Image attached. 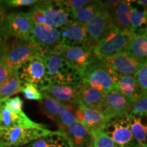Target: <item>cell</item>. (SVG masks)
<instances>
[{
  "label": "cell",
  "instance_id": "6da1fadb",
  "mask_svg": "<svg viewBox=\"0 0 147 147\" xmlns=\"http://www.w3.org/2000/svg\"><path fill=\"white\" fill-rule=\"evenodd\" d=\"M81 78L82 82L104 94L112 90L118 89V76L99 58H97L85 67L81 73Z\"/></svg>",
  "mask_w": 147,
  "mask_h": 147
},
{
  "label": "cell",
  "instance_id": "7a4b0ae2",
  "mask_svg": "<svg viewBox=\"0 0 147 147\" xmlns=\"http://www.w3.org/2000/svg\"><path fill=\"white\" fill-rule=\"evenodd\" d=\"M47 77L51 83L78 87L82 83L81 74L63 57L56 55H45Z\"/></svg>",
  "mask_w": 147,
  "mask_h": 147
},
{
  "label": "cell",
  "instance_id": "3957f363",
  "mask_svg": "<svg viewBox=\"0 0 147 147\" xmlns=\"http://www.w3.org/2000/svg\"><path fill=\"white\" fill-rule=\"evenodd\" d=\"M40 54L44 53L32 40L9 38L2 59L12 70H17L29 59Z\"/></svg>",
  "mask_w": 147,
  "mask_h": 147
},
{
  "label": "cell",
  "instance_id": "277c9868",
  "mask_svg": "<svg viewBox=\"0 0 147 147\" xmlns=\"http://www.w3.org/2000/svg\"><path fill=\"white\" fill-rule=\"evenodd\" d=\"M46 125L17 127L0 130V142L5 147H24L50 133Z\"/></svg>",
  "mask_w": 147,
  "mask_h": 147
},
{
  "label": "cell",
  "instance_id": "5b68a950",
  "mask_svg": "<svg viewBox=\"0 0 147 147\" xmlns=\"http://www.w3.org/2000/svg\"><path fill=\"white\" fill-rule=\"evenodd\" d=\"M134 34L112 27L104 38L93 47L97 58L102 59L125 50Z\"/></svg>",
  "mask_w": 147,
  "mask_h": 147
},
{
  "label": "cell",
  "instance_id": "8992f818",
  "mask_svg": "<svg viewBox=\"0 0 147 147\" xmlns=\"http://www.w3.org/2000/svg\"><path fill=\"white\" fill-rule=\"evenodd\" d=\"M101 131L121 147H140L131 132L129 115L107 119Z\"/></svg>",
  "mask_w": 147,
  "mask_h": 147
},
{
  "label": "cell",
  "instance_id": "52a82bcc",
  "mask_svg": "<svg viewBox=\"0 0 147 147\" xmlns=\"http://www.w3.org/2000/svg\"><path fill=\"white\" fill-rule=\"evenodd\" d=\"M16 71L23 83H33L38 88L40 92L51 84L47 77L44 54L36 55L29 59Z\"/></svg>",
  "mask_w": 147,
  "mask_h": 147
},
{
  "label": "cell",
  "instance_id": "ba28073f",
  "mask_svg": "<svg viewBox=\"0 0 147 147\" xmlns=\"http://www.w3.org/2000/svg\"><path fill=\"white\" fill-rule=\"evenodd\" d=\"M35 5L43 12L47 25L55 29L61 30L74 21L72 14L63 1H38Z\"/></svg>",
  "mask_w": 147,
  "mask_h": 147
},
{
  "label": "cell",
  "instance_id": "9c48e42d",
  "mask_svg": "<svg viewBox=\"0 0 147 147\" xmlns=\"http://www.w3.org/2000/svg\"><path fill=\"white\" fill-rule=\"evenodd\" d=\"M32 40L38 45L45 55H57L63 48L61 31L48 25L33 23Z\"/></svg>",
  "mask_w": 147,
  "mask_h": 147
},
{
  "label": "cell",
  "instance_id": "30bf717a",
  "mask_svg": "<svg viewBox=\"0 0 147 147\" xmlns=\"http://www.w3.org/2000/svg\"><path fill=\"white\" fill-rule=\"evenodd\" d=\"M3 32L9 38L32 40L33 22L28 12H12L5 14L1 22Z\"/></svg>",
  "mask_w": 147,
  "mask_h": 147
},
{
  "label": "cell",
  "instance_id": "8fae6325",
  "mask_svg": "<svg viewBox=\"0 0 147 147\" xmlns=\"http://www.w3.org/2000/svg\"><path fill=\"white\" fill-rule=\"evenodd\" d=\"M57 55L67 61L80 74L86 67L97 58L93 47H63Z\"/></svg>",
  "mask_w": 147,
  "mask_h": 147
},
{
  "label": "cell",
  "instance_id": "7c38bea8",
  "mask_svg": "<svg viewBox=\"0 0 147 147\" xmlns=\"http://www.w3.org/2000/svg\"><path fill=\"white\" fill-rule=\"evenodd\" d=\"M130 103L118 89H114L104 95L100 113L106 119L117 116L129 115L131 113Z\"/></svg>",
  "mask_w": 147,
  "mask_h": 147
},
{
  "label": "cell",
  "instance_id": "4fadbf2b",
  "mask_svg": "<svg viewBox=\"0 0 147 147\" xmlns=\"http://www.w3.org/2000/svg\"><path fill=\"white\" fill-rule=\"evenodd\" d=\"M117 76L135 77L141 63L125 51L100 59Z\"/></svg>",
  "mask_w": 147,
  "mask_h": 147
},
{
  "label": "cell",
  "instance_id": "5bb4252c",
  "mask_svg": "<svg viewBox=\"0 0 147 147\" xmlns=\"http://www.w3.org/2000/svg\"><path fill=\"white\" fill-rule=\"evenodd\" d=\"M85 27L90 47H94L113 27L110 12L104 6V8L85 25Z\"/></svg>",
  "mask_w": 147,
  "mask_h": 147
},
{
  "label": "cell",
  "instance_id": "9a60e30c",
  "mask_svg": "<svg viewBox=\"0 0 147 147\" xmlns=\"http://www.w3.org/2000/svg\"><path fill=\"white\" fill-rule=\"evenodd\" d=\"M60 31L63 47H90L86 27L83 24L74 21Z\"/></svg>",
  "mask_w": 147,
  "mask_h": 147
},
{
  "label": "cell",
  "instance_id": "2e32d148",
  "mask_svg": "<svg viewBox=\"0 0 147 147\" xmlns=\"http://www.w3.org/2000/svg\"><path fill=\"white\" fill-rule=\"evenodd\" d=\"M75 118L90 132L102 129L107 119L97 110L90 109L76 104L74 110Z\"/></svg>",
  "mask_w": 147,
  "mask_h": 147
},
{
  "label": "cell",
  "instance_id": "e0dca14e",
  "mask_svg": "<svg viewBox=\"0 0 147 147\" xmlns=\"http://www.w3.org/2000/svg\"><path fill=\"white\" fill-rule=\"evenodd\" d=\"M45 125L31 120L24 113L17 114L6 107L2 102H0V130L17 127H42Z\"/></svg>",
  "mask_w": 147,
  "mask_h": 147
},
{
  "label": "cell",
  "instance_id": "ac0fdd59",
  "mask_svg": "<svg viewBox=\"0 0 147 147\" xmlns=\"http://www.w3.org/2000/svg\"><path fill=\"white\" fill-rule=\"evenodd\" d=\"M104 93L82 82L77 87V100L78 105L100 112L104 102Z\"/></svg>",
  "mask_w": 147,
  "mask_h": 147
},
{
  "label": "cell",
  "instance_id": "d6986e66",
  "mask_svg": "<svg viewBox=\"0 0 147 147\" xmlns=\"http://www.w3.org/2000/svg\"><path fill=\"white\" fill-rule=\"evenodd\" d=\"M41 93L64 104H77V87L51 83Z\"/></svg>",
  "mask_w": 147,
  "mask_h": 147
},
{
  "label": "cell",
  "instance_id": "ffe728a7",
  "mask_svg": "<svg viewBox=\"0 0 147 147\" xmlns=\"http://www.w3.org/2000/svg\"><path fill=\"white\" fill-rule=\"evenodd\" d=\"M131 1H121V2L110 12L113 27L124 31L131 32Z\"/></svg>",
  "mask_w": 147,
  "mask_h": 147
},
{
  "label": "cell",
  "instance_id": "44dd1931",
  "mask_svg": "<svg viewBox=\"0 0 147 147\" xmlns=\"http://www.w3.org/2000/svg\"><path fill=\"white\" fill-rule=\"evenodd\" d=\"M61 131V130H60ZM72 147L93 146V138L90 132L80 123L62 130Z\"/></svg>",
  "mask_w": 147,
  "mask_h": 147
},
{
  "label": "cell",
  "instance_id": "7402d4cb",
  "mask_svg": "<svg viewBox=\"0 0 147 147\" xmlns=\"http://www.w3.org/2000/svg\"><path fill=\"white\" fill-rule=\"evenodd\" d=\"M124 51L140 63H147V31L134 34Z\"/></svg>",
  "mask_w": 147,
  "mask_h": 147
},
{
  "label": "cell",
  "instance_id": "603a6c76",
  "mask_svg": "<svg viewBox=\"0 0 147 147\" xmlns=\"http://www.w3.org/2000/svg\"><path fill=\"white\" fill-rule=\"evenodd\" d=\"M117 87L121 94L131 104L142 95L136 79L134 76H118Z\"/></svg>",
  "mask_w": 147,
  "mask_h": 147
},
{
  "label": "cell",
  "instance_id": "cb8c5ba5",
  "mask_svg": "<svg viewBox=\"0 0 147 147\" xmlns=\"http://www.w3.org/2000/svg\"><path fill=\"white\" fill-rule=\"evenodd\" d=\"M71 144L65 134L57 130L37 140L24 147H71Z\"/></svg>",
  "mask_w": 147,
  "mask_h": 147
},
{
  "label": "cell",
  "instance_id": "d4e9b609",
  "mask_svg": "<svg viewBox=\"0 0 147 147\" xmlns=\"http://www.w3.org/2000/svg\"><path fill=\"white\" fill-rule=\"evenodd\" d=\"M130 127L140 147L147 146V116L129 115Z\"/></svg>",
  "mask_w": 147,
  "mask_h": 147
},
{
  "label": "cell",
  "instance_id": "484cf974",
  "mask_svg": "<svg viewBox=\"0 0 147 147\" xmlns=\"http://www.w3.org/2000/svg\"><path fill=\"white\" fill-rule=\"evenodd\" d=\"M42 99L40 101L41 113L55 123L63 111L65 104L55 100L47 94L42 93Z\"/></svg>",
  "mask_w": 147,
  "mask_h": 147
},
{
  "label": "cell",
  "instance_id": "4316f807",
  "mask_svg": "<svg viewBox=\"0 0 147 147\" xmlns=\"http://www.w3.org/2000/svg\"><path fill=\"white\" fill-rule=\"evenodd\" d=\"M104 8L102 1H91V3L72 12L74 21L87 25Z\"/></svg>",
  "mask_w": 147,
  "mask_h": 147
},
{
  "label": "cell",
  "instance_id": "83f0119b",
  "mask_svg": "<svg viewBox=\"0 0 147 147\" xmlns=\"http://www.w3.org/2000/svg\"><path fill=\"white\" fill-rule=\"evenodd\" d=\"M22 86L23 82L20 80L17 71L13 70L8 78L0 85V102L21 93Z\"/></svg>",
  "mask_w": 147,
  "mask_h": 147
},
{
  "label": "cell",
  "instance_id": "f1b7e54d",
  "mask_svg": "<svg viewBox=\"0 0 147 147\" xmlns=\"http://www.w3.org/2000/svg\"><path fill=\"white\" fill-rule=\"evenodd\" d=\"M77 104H65L63 111L61 113L59 117L55 123L58 126L59 130L65 129L73 125L78 123V121L75 118L74 110Z\"/></svg>",
  "mask_w": 147,
  "mask_h": 147
},
{
  "label": "cell",
  "instance_id": "f546056e",
  "mask_svg": "<svg viewBox=\"0 0 147 147\" xmlns=\"http://www.w3.org/2000/svg\"><path fill=\"white\" fill-rule=\"evenodd\" d=\"M131 32L133 34L147 31V18L145 10L140 11L137 8L131 6Z\"/></svg>",
  "mask_w": 147,
  "mask_h": 147
},
{
  "label": "cell",
  "instance_id": "4dcf8cb0",
  "mask_svg": "<svg viewBox=\"0 0 147 147\" xmlns=\"http://www.w3.org/2000/svg\"><path fill=\"white\" fill-rule=\"evenodd\" d=\"M91 135L93 138V147H121L100 130L93 132Z\"/></svg>",
  "mask_w": 147,
  "mask_h": 147
},
{
  "label": "cell",
  "instance_id": "1f68e13d",
  "mask_svg": "<svg viewBox=\"0 0 147 147\" xmlns=\"http://www.w3.org/2000/svg\"><path fill=\"white\" fill-rule=\"evenodd\" d=\"M21 93L28 100L40 101L42 99V94L38 88L31 82L23 83L21 88Z\"/></svg>",
  "mask_w": 147,
  "mask_h": 147
},
{
  "label": "cell",
  "instance_id": "d6a6232c",
  "mask_svg": "<svg viewBox=\"0 0 147 147\" xmlns=\"http://www.w3.org/2000/svg\"><path fill=\"white\" fill-rule=\"evenodd\" d=\"M129 115L147 116V94H142L131 104Z\"/></svg>",
  "mask_w": 147,
  "mask_h": 147
},
{
  "label": "cell",
  "instance_id": "836d02e7",
  "mask_svg": "<svg viewBox=\"0 0 147 147\" xmlns=\"http://www.w3.org/2000/svg\"><path fill=\"white\" fill-rule=\"evenodd\" d=\"M135 78L142 94H147V63H141Z\"/></svg>",
  "mask_w": 147,
  "mask_h": 147
},
{
  "label": "cell",
  "instance_id": "e575fe53",
  "mask_svg": "<svg viewBox=\"0 0 147 147\" xmlns=\"http://www.w3.org/2000/svg\"><path fill=\"white\" fill-rule=\"evenodd\" d=\"M3 104L8 107L10 110H12L14 113L17 114L24 113L23 110V102L21 100V97L16 96L12 98H8L4 101H2Z\"/></svg>",
  "mask_w": 147,
  "mask_h": 147
},
{
  "label": "cell",
  "instance_id": "d590c367",
  "mask_svg": "<svg viewBox=\"0 0 147 147\" xmlns=\"http://www.w3.org/2000/svg\"><path fill=\"white\" fill-rule=\"evenodd\" d=\"M28 13L34 24H36V25H47V20H46L45 16L43 12L35 5Z\"/></svg>",
  "mask_w": 147,
  "mask_h": 147
},
{
  "label": "cell",
  "instance_id": "8d00e7d4",
  "mask_svg": "<svg viewBox=\"0 0 147 147\" xmlns=\"http://www.w3.org/2000/svg\"><path fill=\"white\" fill-rule=\"evenodd\" d=\"M91 1L90 0H64L63 3L72 14L73 12L85 6Z\"/></svg>",
  "mask_w": 147,
  "mask_h": 147
},
{
  "label": "cell",
  "instance_id": "74e56055",
  "mask_svg": "<svg viewBox=\"0 0 147 147\" xmlns=\"http://www.w3.org/2000/svg\"><path fill=\"white\" fill-rule=\"evenodd\" d=\"M3 2L8 6L18 7L34 5L38 2V1L37 0H8V1H3Z\"/></svg>",
  "mask_w": 147,
  "mask_h": 147
},
{
  "label": "cell",
  "instance_id": "f35d334b",
  "mask_svg": "<svg viewBox=\"0 0 147 147\" xmlns=\"http://www.w3.org/2000/svg\"><path fill=\"white\" fill-rule=\"evenodd\" d=\"M12 71L13 70H12L1 59L0 60V85L8 78L12 73Z\"/></svg>",
  "mask_w": 147,
  "mask_h": 147
},
{
  "label": "cell",
  "instance_id": "ab89813d",
  "mask_svg": "<svg viewBox=\"0 0 147 147\" xmlns=\"http://www.w3.org/2000/svg\"><path fill=\"white\" fill-rule=\"evenodd\" d=\"M1 22L0 23V60L3 57V53H4L7 41H8L9 38V37L3 32L1 25Z\"/></svg>",
  "mask_w": 147,
  "mask_h": 147
},
{
  "label": "cell",
  "instance_id": "60d3db41",
  "mask_svg": "<svg viewBox=\"0 0 147 147\" xmlns=\"http://www.w3.org/2000/svg\"><path fill=\"white\" fill-rule=\"evenodd\" d=\"M3 4V1H0V23L3 21V19L4 18L5 14V10L3 9V7L2 6Z\"/></svg>",
  "mask_w": 147,
  "mask_h": 147
},
{
  "label": "cell",
  "instance_id": "b9f144b4",
  "mask_svg": "<svg viewBox=\"0 0 147 147\" xmlns=\"http://www.w3.org/2000/svg\"><path fill=\"white\" fill-rule=\"evenodd\" d=\"M136 2L138 5H142L143 8L145 9H147V0H140V1H134Z\"/></svg>",
  "mask_w": 147,
  "mask_h": 147
},
{
  "label": "cell",
  "instance_id": "7bdbcfd3",
  "mask_svg": "<svg viewBox=\"0 0 147 147\" xmlns=\"http://www.w3.org/2000/svg\"><path fill=\"white\" fill-rule=\"evenodd\" d=\"M0 147H5V146H3V145L2 144H1V142H0Z\"/></svg>",
  "mask_w": 147,
  "mask_h": 147
},
{
  "label": "cell",
  "instance_id": "ee69618b",
  "mask_svg": "<svg viewBox=\"0 0 147 147\" xmlns=\"http://www.w3.org/2000/svg\"><path fill=\"white\" fill-rule=\"evenodd\" d=\"M145 11H146V18H147V9H145Z\"/></svg>",
  "mask_w": 147,
  "mask_h": 147
},
{
  "label": "cell",
  "instance_id": "f6af8a7d",
  "mask_svg": "<svg viewBox=\"0 0 147 147\" xmlns=\"http://www.w3.org/2000/svg\"><path fill=\"white\" fill-rule=\"evenodd\" d=\"M71 147H72V145H71Z\"/></svg>",
  "mask_w": 147,
  "mask_h": 147
},
{
  "label": "cell",
  "instance_id": "bcb514c9",
  "mask_svg": "<svg viewBox=\"0 0 147 147\" xmlns=\"http://www.w3.org/2000/svg\"><path fill=\"white\" fill-rule=\"evenodd\" d=\"M91 147H93V146H91Z\"/></svg>",
  "mask_w": 147,
  "mask_h": 147
},
{
  "label": "cell",
  "instance_id": "7dc6e473",
  "mask_svg": "<svg viewBox=\"0 0 147 147\" xmlns=\"http://www.w3.org/2000/svg\"></svg>",
  "mask_w": 147,
  "mask_h": 147
},
{
  "label": "cell",
  "instance_id": "c3c4849f",
  "mask_svg": "<svg viewBox=\"0 0 147 147\" xmlns=\"http://www.w3.org/2000/svg\"><path fill=\"white\" fill-rule=\"evenodd\" d=\"M146 147H147V146H146Z\"/></svg>",
  "mask_w": 147,
  "mask_h": 147
}]
</instances>
